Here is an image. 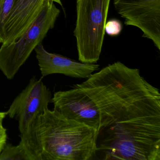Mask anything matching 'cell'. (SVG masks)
<instances>
[{"label":"cell","instance_id":"obj_9","mask_svg":"<svg viewBox=\"0 0 160 160\" xmlns=\"http://www.w3.org/2000/svg\"><path fill=\"white\" fill-rule=\"evenodd\" d=\"M0 160H34L26 146L20 141L17 146L7 144L0 152Z\"/></svg>","mask_w":160,"mask_h":160},{"label":"cell","instance_id":"obj_10","mask_svg":"<svg viewBox=\"0 0 160 160\" xmlns=\"http://www.w3.org/2000/svg\"><path fill=\"white\" fill-rule=\"evenodd\" d=\"M16 0H0V44L4 40V27Z\"/></svg>","mask_w":160,"mask_h":160},{"label":"cell","instance_id":"obj_5","mask_svg":"<svg viewBox=\"0 0 160 160\" xmlns=\"http://www.w3.org/2000/svg\"><path fill=\"white\" fill-rule=\"evenodd\" d=\"M114 5L126 26L138 28L160 50V0H114Z\"/></svg>","mask_w":160,"mask_h":160},{"label":"cell","instance_id":"obj_3","mask_svg":"<svg viewBox=\"0 0 160 160\" xmlns=\"http://www.w3.org/2000/svg\"><path fill=\"white\" fill-rule=\"evenodd\" d=\"M110 0H77L74 30L78 60L95 63L101 56Z\"/></svg>","mask_w":160,"mask_h":160},{"label":"cell","instance_id":"obj_12","mask_svg":"<svg viewBox=\"0 0 160 160\" xmlns=\"http://www.w3.org/2000/svg\"><path fill=\"white\" fill-rule=\"evenodd\" d=\"M7 129L4 126L0 127V152L7 143Z\"/></svg>","mask_w":160,"mask_h":160},{"label":"cell","instance_id":"obj_7","mask_svg":"<svg viewBox=\"0 0 160 160\" xmlns=\"http://www.w3.org/2000/svg\"><path fill=\"white\" fill-rule=\"evenodd\" d=\"M42 78L53 74H61L75 78H86L99 69L96 63L78 62L59 54L50 53L42 43L34 49Z\"/></svg>","mask_w":160,"mask_h":160},{"label":"cell","instance_id":"obj_6","mask_svg":"<svg viewBox=\"0 0 160 160\" xmlns=\"http://www.w3.org/2000/svg\"><path fill=\"white\" fill-rule=\"evenodd\" d=\"M52 95L42 79L33 77L21 93L14 100L7 116L18 121L20 133L24 132L33 118L48 108Z\"/></svg>","mask_w":160,"mask_h":160},{"label":"cell","instance_id":"obj_8","mask_svg":"<svg viewBox=\"0 0 160 160\" xmlns=\"http://www.w3.org/2000/svg\"><path fill=\"white\" fill-rule=\"evenodd\" d=\"M47 0H16L4 27L2 46L17 41L38 17ZM63 8L61 0H51Z\"/></svg>","mask_w":160,"mask_h":160},{"label":"cell","instance_id":"obj_11","mask_svg":"<svg viewBox=\"0 0 160 160\" xmlns=\"http://www.w3.org/2000/svg\"><path fill=\"white\" fill-rule=\"evenodd\" d=\"M122 29L121 22L117 19H111L106 23L105 32L110 36H117L119 35Z\"/></svg>","mask_w":160,"mask_h":160},{"label":"cell","instance_id":"obj_4","mask_svg":"<svg viewBox=\"0 0 160 160\" xmlns=\"http://www.w3.org/2000/svg\"><path fill=\"white\" fill-rule=\"evenodd\" d=\"M61 11L51 0H47L30 28L16 42L0 48V71L13 79L36 47L53 29Z\"/></svg>","mask_w":160,"mask_h":160},{"label":"cell","instance_id":"obj_1","mask_svg":"<svg viewBox=\"0 0 160 160\" xmlns=\"http://www.w3.org/2000/svg\"><path fill=\"white\" fill-rule=\"evenodd\" d=\"M66 106L68 118L102 135L103 160H145L160 148V92L138 69L109 64L67 90Z\"/></svg>","mask_w":160,"mask_h":160},{"label":"cell","instance_id":"obj_2","mask_svg":"<svg viewBox=\"0 0 160 160\" xmlns=\"http://www.w3.org/2000/svg\"><path fill=\"white\" fill-rule=\"evenodd\" d=\"M20 137L34 160H92L97 153L95 129L48 108Z\"/></svg>","mask_w":160,"mask_h":160},{"label":"cell","instance_id":"obj_13","mask_svg":"<svg viewBox=\"0 0 160 160\" xmlns=\"http://www.w3.org/2000/svg\"><path fill=\"white\" fill-rule=\"evenodd\" d=\"M7 116V112H0V127H3L2 122Z\"/></svg>","mask_w":160,"mask_h":160}]
</instances>
